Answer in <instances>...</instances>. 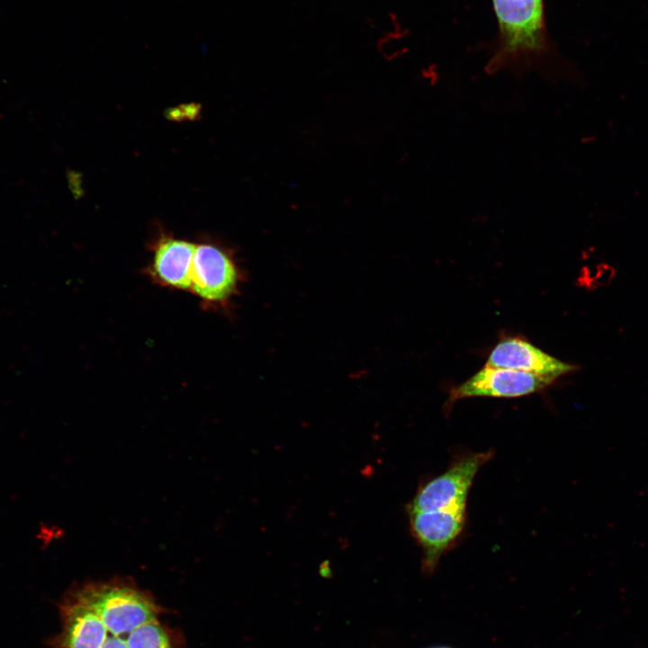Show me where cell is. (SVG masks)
Here are the masks:
<instances>
[{
  "mask_svg": "<svg viewBox=\"0 0 648 648\" xmlns=\"http://www.w3.org/2000/svg\"><path fill=\"white\" fill-rule=\"evenodd\" d=\"M241 274L230 252L212 243L196 245L190 291L203 302L223 305L237 294Z\"/></svg>",
  "mask_w": 648,
  "mask_h": 648,
  "instance_id": "cell-3",
  "label": "cell"
},
{
  "mask_svg": "<svg viewBox=\"0 0 648 648\" xmlns=\"http://www.w3.org/2000/svg\"><path fill=\"white\" fill-rule=\"evenodd\" d=\"M500 44L487 65L489 74L503 68L521 73L546 51L544 0H492Z\"/></svg>",
  "mask_w": 648,
  "mask_h": 648,
  "instance_id": "cell-1",
  "label": "cell"
},
{
  "mask_svg": "<svg viewBox=\"0 0 648 648\" xmlns=\"http://www.w3.org/2000/svg\"><path fill=\"white\" fill-rule=\"evenodd\" d=\"M486 365L526 372L557 379L578 366L562 362L519 338L501 339L491 350Z\"/></svg>",
  "mask_w": 648,
  "mask_h": 648,
  "instance_id": "cell-6",
  "label": "cell"
},
{
  "mask_svg": "<svg viewBox=\"0 0 648 648\" xmlns=\"http://www.w3.org/2000/svg\"><path fill=\"white\" fill-rule=\"evenodd\" d=\"M195 247L187 240L162 238L153 252L149 266L151 277L166 287L190 291Z\"/></svg>",
  "mask_w": 648,
  "mask_h": 648,
  "instance_id": "cell-7",
  "label": "cell"
},
{
  "mask_svg": "<svg viewBox=\"0 0 648 648\" xmlns=\"http://www.w3.org/2000/svg\"><path fill=\"white\" fill-rule=\"evenodd\" d=\"M410 530L423 554L422 570L432 573L444 554L460 536L466 510L409 512Z\"/></svg>",
  "mask_w": 648,
  "mask_h": 648,
  "instance_id": "cell-5",
  "label": "cell"
},
{
  "mask_svg": "<svg viewBox=\"0 0 648 648\" xmlns=\"http://www.w3.org/2000/svg\"><path fill=\"white\" fill-rule=\"evenodd\" d=\"M555 379L526 372L485 365L452 389L447 405L470 397L516 398L540 392Z\"/></svg>",
  "mask_w": 648,
  "mask_h": 648,
  "instance_id": "cell-4",
  "label": "cell"
},
{
  "mask_svg": "<svg viewBox=\"0 0 648 648\" xmlns=\"http://www.w3.org/2000/svg\"><path fill=\"white\" fill-rule=\"evenodd\" d=\"M429 648H453V647L446 646V645H437V646H433V647H429Z\"/></svg>",
  "mask_w": 648,
  "mask_h": 648,
  "instance_id": "cell-8",
  "label": "cell"
},
{
  "mask_svg": "<svg viewBox=\"0 0 648 648\" xmlns=\"http://www.w3.org/2000/svg\"><path fill=\"white\" fill-rule=\"evenodd\" d=\"M490 451L461 457L443 473L418 489L408 505L409 512L466 510L469 490L481 467L488 463Z\"/></svg>",
  "mask_w": 648,
  "mask_h": 648,
  "instance_id": "cell-2",
  "label": "cell"
}]
</instances>
